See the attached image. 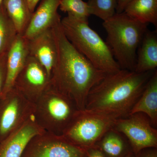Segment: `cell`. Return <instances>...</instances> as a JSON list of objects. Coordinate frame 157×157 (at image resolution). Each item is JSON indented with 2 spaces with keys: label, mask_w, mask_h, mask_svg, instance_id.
Instances as JSON below:
<instances>
[{
  "label": "cell",
  "mask_w": 157,
  "mask_h": 157,
  "mask_svg": "<svg viewBox=\"0 0 157 157\" xmlns=\"http://www.w3.org/2000/svg\"><path fill=\"white\" fill-rule=\"evenodd\" d=\"M57 58L51 86L71 99L79 110L86 108L89 94L107 74L96 68L67 39L61 21L52 27Z\"/></svg>",
  "instance_id": "obj_1"
},
{
  "label": "cell",
  "mask_w": 157,
  "mask_h": 157,
  "mask_svg": "<svg viewBox=\"0 0 157 157\" xmlns=\"http://www.w3.org/2000/svg\"><path fill=\"white\" fill-rule=\"evenodd\" d=\"M155 70L139 73L121 69L107 74L90 92L85 109L118 119L126 117Z\"/></svg>",
  "instance_id": "obj_2"
},
{
  "label": "cell",
  "mask_w": 157,
  "mask_h": 157,
  "mask_svg": "<svg viewBox=\"0 0 157 157\" xmlns=\"http://www.w3.org/2000/svg\"><path fill=\"white\" fill-rule=\"evenodd\" d=\"M147 25L124 12L116 13L103 21L107 34L106 43L121 69L135 70L137 48Z\"/></svg>",
  "instance_id": "obj_3"
},
{
  "label": "cell",
  "mask_w": 157,
  "mask_h": 157,
  "mask_svg": "<svg viewBox=\"0 0 157 157\" xmlns=\"http://www.w3.org/2000/svg\"><path fill=\"white\" fill-rule=\"evenodd\" d=\"M61 26L71 44L96 68L106 74L121 70L107 43L90 27L89 21L67 15L61 19Z\"/></svg>",
  "instance_id": "obj_4"
},
{
  "label": "cell",
  "mask_w": 157,
  "mask_h": 157,
  "mask_svg": "<svg viewBox=\"0 0 157 157\" xmlns=\"http://www.w3.org/2000/svg\"><path fill=\"white\" fill-rule=\"evenodd\" d=\"M33 115L45 132L62 135L79 110L71 99L51 86L34 104Z\"/></svg>",
  "instance_id": "obj_5"
},
{
  "label": "cell",
  "mask_w": 157,
  "mask_h": 157,
  "mask_svg": "<svg viewBox=\"0 0 157 157\" xmlns=\"http://www.w3.org/2000/svg\"><path fill=\"white\" fill-rule=\"evenodd\" d=\"M118 119L86 109L78 110L61 135L79 147L90 146L113 128Z\"/></svg>",
  "instance_id": "obj_6"
},
{
  "label": "cell",
  "mask_w": 157,
  "mask_h": 157,
  "mask_svg": "<svg viewBox=\"0 0 157 157\" xmlns=\"http://www.w3.org/2000/svg\"><path fill=\"white\" fill-rule=\"evenodd\" d=\"M34 104L13 87L0 98V141L33 114Z\"/></svg>",
  "instance_id": "obj_7"
},
{
  "label": "cell",
  "mask_w": 157,
  "mask_h": 157,
  "mask_svg": "<svg viewBox=\"0 0 157 157\" xmlns=\"http://www.w3.org/2000/svg\"><path fill=\"white\" fill-rule=\"evenodd\" d=\"M84 150L61 135L44 132L31 139L21 157H84Z\"/></svg>",
  "instance_id": "obj_8"
},
{
  "label": "cell",
  "mask_w": 157,
  "mask_h": 157,
  "mask_svg": "<svg viewBox=\"0 0 157 157\" xmlns=\"http://www.w3.org/2000/svg\"><path fill=\"white\" fill-rule=\"evenodd\" d=\"M113 129L125 135L137 152L144 148L157 147V130L144 113H135L118 119Z\"/></svg>",
  "instance_id": "obj_9"
},
{
  "label": "cell",
  "mask_w": 157,
  "mask_h": 157,
  "mask_svg": "<svg viewBox=\"0 0 157 157\" xmlns=\"http://www.w3.org/2000/svg\"><path fill=\"white\" fill-rule=\"evenodd\" d=\"M51 86L50 77L45 68L29 55L13 87L35 104Z\"/></svg>",
  "instance_id": "obj_10"
},
{
  "label": "cell",
  "mask_w": 157,
  "mask_h": 157,
  "mask_svg": "<svg viewBox=\"0 0 157 157\" xmlns=\"http://www.w3.org/2000/svg\"><path fill=\"white\" fill-rule=\"evenodd\" d=\"M44 132L33 114L0 142V157H21L31 139Z\"/></svg>",
  "instance_id": "obj_11"
},
{
  "label": "cell",
  "mask_w": 157,
  "mask_h": 157,
  "mask_svg": "<svg viewBox=\"0 0 157 157\" xmlns=\"http://www.w3.org/2000/svg\"><path fill=\"white\" fill-rule=\"evenodd\" d=\"M60 0H41L39 6L32 14L28 26L23 34L30 40L38 34L52 28L61 20L58 10Z\"/></svg>",
  "instance_id": "obj_12"
},
{
  "label": "cell",
  "mask_w": 157,
  "mask_h": 157,
  "mask_svg": "<svg viewBox=\"0 0 157 157\" xmlns=\"http://www.w3.org/2000/svg\"><path fill=\"white\" fill-rule=\"evenodd\" d=\"M28 46L29 55L45 68L50 77L57 58L56 46L52 29L29 40Z\"/></svg>",
  "instance_id": "obj_13"
},
{
  "label": "cell",
  "mask_w": 157,
  "mask_h": 157,
  "mask_svg": "<svg viewBox=\"0 0 157 157\" xmlns=\"http://www.w3.org/2000/svg\"><path fill=\"white\" fill-rule=\"evenodd\" d=\"M29 56L28 40L18 34L7 53L6 81L1 98L13 88Z\"/></svg>",
  "instance_id": "obj_14"
},
{
  "label": "cell",
  "mask_w": 157,
  "mask_h": 157,
  "mask_svg": "<svg viewBox=\"0 0 157 157\" xmlns=\"http://www.w3.org/2000/svg\"><path fill=\"white\" fill-rule=\"evenodd\" d=\"M157 67V32L148 29L137 48L134 71L141 73L153 71Z\"/></svg>",
  "instance_id": "obj_15"
},
{
  "label": "cell",
  "mask_w": 157,
  "mask_h": 157,
  "mask_svg": "<svg viewBox=\"0 0 157 157\" xmlns=\"http://www.w3.org/2000/svg\"><path fill=\"white\" fill-rule=\"evenodd\" d=\"M136 113L146 115L154 126L157 124V72L155 71L129 115ZM128 115V116H129Z\"/></svg>",
  "instance_id": "obj_16"
},
{
  "label": "cell",
  "mask_w": 157,
  "mask_h": 157,
  "mask_svg": "<svg viewBox=\"0 0 157 157\" xmlns=\"http://www.w3.org/2000/svg\"><path fill=\"white\" fill-rule=\"evenodd\" d=\"M2 5L17 34L23 35L28 26L33 13L27 0H3Z\"/></svg>",
  "instance_id": "obj_17"
},
{
  "label": "cell",
  "mask_w": 157,
  "mask_h": 157,
  "mask_svg": "<svg viewBox=\"0 0 157 157\" xmlns=\"http://www.w3.org/2000/svg\"><path fill=\"white\" fill-rule=\"evenodd\" d=\"M124 12L143 23L157 25V0H132Z\"/></svg>",
  "instance_id": "obj_18"
},
{
  "label": "cell",
  "mask_w": 157,
  "mask_h": 157,
  "mask_svg": "<svg viewBox=\"0 0 157 157\" xmlns=\"http://www.w3.org/2000/svg\"><path fill=\"white\" fill-rule=\"evenodd\" d=\"M17 35L2 3L0 6V57L8 52Z\"/></svg>",
  "instance_id": "obj_19"
},
{
  "label": "cell",
  "mask_w": 157,
  "mask_h": 157,
  "mask_svg": "<svg viewBox=\"0 0 157 157\" xmlns=\"http://www.w3.org/2000/svg\"><path fill=\"white\" fill-rule=\"evenodd\" d=\"M87 3L90 15H95L103 21L116 13L117 0H88Z\"/></svg>",
  "instance_id": "obj_20"
},
{
  "label": "cell",
  "mask_w": 157,
  "mask_h": 157,
  "mask_svg": "<svg viewBox=\"0 0 157 157\" xmlns=\"http://www.w3.org/2000/svg\"><path fill=\"white\" fill-rule=\"evenodd\" d=\"M101 147L103 151L107 155L117 157L123 152L124 144L118 132L113 128L103 136Z\"/></svg>",
  "instance_id": "obj_21"
},
{
  "label": "cell",
  "mask_w": 157,
  "mask_h": 157,
  "mask_svg": "<svg viewBox=\"0 0 157 157\" xmlns=\"http://www.w3.org/2000/svg\"><path fill=\"white\" fill-rule=\"evenodd\" d=\"M59 9L67 15L88 21L90 14L87 2L82 0H60Z\"/></svg>",
  "instance_id": "obj_22"
},
{
  "label": "cell",
  "mask_w": 157,
  "mask_h": 157,
  "mask_svg": "<svg viewBox=\"0 0 157 157\" xmlns=\"http://www.w3.org/2000/svg\"><path fill=\"white\" fill-rule=\"evenodd\" d=\"M7 53L8 52L0 57V98L6 83Z\"/></svg>",
  "instance_id": "obj_23"
},
{
  "label": "cell",
  "mask_w": 157,
  "mask_h": 157,
  "mask_svg": "<svg viewBox=\"0 0 157 157\" xmlns=\"http://www.w3.org/2000/svg\"><path fill=\"white\" fill-rule=\"evenodd\" d=\"M131 1L132 0H117L116 13H121L124 12L125 8Z\"/></svg>",
  "instance_id": "obj_24"
},
{
  "label": "cell",
  "mask_w": 157,
  "mask_h": 157,
  "mask_svg": "<svg viewBox=\"0 0 157 157\" xmlns=\"http://www.w3.org/2000/svg\"><path fill=\"white\" fill-rule=\"evenodd\" d=\"M87 157H106L103 152L99 150L93 149L89 153Z\"/></svg>",
  "instance_id": "obj_25"
},
{
  "label": "cell",
  "mask_w": 157,
  "mask_h": 157,
  "mask_svg": "<svg viewBox=\"0 0 157 157\" xmlns=\"http://www.w3.org/2000/svg\"><path fill=\"white\" fill-rule=\"evenodd\" d=\"M30 10L32 13H33L36 8L37 5L41 0H27Z\"/></svg>",
  "instance_id": "obj_26"
},
{
  "label": "cell",
  "mask_w": 157,
  "mask_h": 157,
  "mask_svg": "<svg viewBox=\"0 0 157 157\" xmlns=\"http://www.w3.org/2000/svg\"><path fill=\"white\" fill-rule=\"evenodd\" d=\"M140 157H157L156 151L150 152Z\"/></svg>",
  "instance_id": "obj_27"
},
{
  "label": "cell",
  "mask_w": 157,
  "mask_h": 157,
  "mask_svg": "<svg viewBox=\"0 0 157 157\" xmlns=\"http://www.w3.org/2000/svg\"><path fill=\"white\" fill-rule=\"evenodd\" d=\"M124 157H133V156L132 155H127L126 156H125Z\"/></svg>",
  "instance_id": "obj_28"
},
{
  "label": "cell",
  "mask_w": 157,
  "mask_h": 157,
  "mask_svg": "<svg viewBox=\"0 0 157 157\" xmlns=\"http://www.w3.org/2000/svg\"><path fill=\"white\" fill-rule=\"evenodd\" d=\"M3 0H0V6H1V4H2V3Z\"/></svg>",
  "instance_id": "obj_29"
},
{
  "label": "cell",
  "mask_w": 157,
  "mask_h": 157,
  "mask_svg": "<svg viewBox=\"0 0 157 157\" xmlns=\"http://www.w3.org/2000/svg\"><path fill=\"white\" fill-rule=\"evenodd\" d=\"M0 142H1V141H0Z\"/></svg>",
  "instance_id": "obj_30"
}]
</instances>
